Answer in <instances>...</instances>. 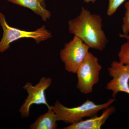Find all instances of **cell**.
Returning a JSON list of instances; mask_svg holds the SVG:
<instances>
[{
  "mask_svg": "<svg viewBox=\"0 0 129 129\" xmlns=\"http://www.w3.org/2000/svg\"><path fill=\"white\" fill-rule=\"evenodd\" d=\"M9 2L23 7L27 8L41 17L46 22L51 16L50 12L46 8L45 0H7Z\"/></svg>",
  "mask_w": 129,
  "mask_h": 129,
  "instance_id": "obj_9",
  "label": "cell"
},
{
  "mask_svg": "<svg viewBox=\"0 0 129 129\" xmlns=\"http://www.w3.org/2000/svg\"><path fill=\"white\" fill-rule=\"evenodd\" d=\"M96 0H84V2L86 3H94L96 1Z\"/></svg>",
  "mask_w": 129,
  "mask_h": 129,
  "instance_id": "obj_15",
  "label": "cell"
},
{
  "mask_svg": "<svg viewBox=\"0 0 129 129\" xmlns=\"http://www.w3.org/2000/svg\"><path fill=\"white\" fill-rule=\"evenodd\" d=\"M52 83L51 78L44 76L36 85H33L29 82L25 83L23 89L27 91L28 96L19 110L22 118L29 117V110L33 104H44L48 108L51 107L47 101L45 91L50 86Z\"/></svg>",
  "mask_w": 129,
  "mask_h": 129,
  "instance_id": "obj_6",
  "label": "cell"
},
{
  "mask_svg": "<svg viewBox=\"0 0 129 129\" xmlns=\"http://www.w3.org/2000/svg\"><path fill=\"white\" fill-rule=\"evenodd\" d=\"M46 113L40 115L34 123L30 125V129H56L57 127L56 115L52 106L48 108Z\"/></svg>",
  "mask_w": 129,
  "mask_h": 129,
  "instance_id": "obj_10",
  "label": "cell"
},
{
  "mask_svg": "<svg viewBox=\"0 0 129 129\" xmlns=\"http://www.w3.org/2000/svg\"><path fill=\"white\" fill-rule=\"evenodd\" d=\"M89 47L79 37L74 36L60 51V59L64 63L67 72L76 74L79 67L86 57Z\"/></svg>",
  "mask_w": 129,
  "mask_h": 129,
  "instance_id": "obj_5",
  "label": "cell"
},
{
  "mask_svg": "<svg viewBox=\"0 0 129 129\" xmlns=\"http://www.w3.org/2000/svg\"><path fill=\"white\" fill-rule=\"evenodd\" d=\"M128 129H129V128H128Z\"/></svg>",
  "mask_w": 129,
  "mask_h": 129,
  "instance_id": "obj_16",
  "label": "cell"
},
{
  "mask_svg": "<svg viewBox=\"0 0 129 129\" xmlns=\"http://www.w3.org/2000/svg\"><path fill=\"white\" fill-rule=\"evenodd\" d=\"M108 71L112 79L107 84L106 88L112 91L113 97L115 98L120 92L129 95V65L114 61Z\"/></svg>",
  "mask_w": 129,
  "mask_h": 129,
  "instance_id": "obj_7",
  "label": "cell"
},
{
  "mask_svg": "<svg viewBox=\"0 0 129 129\" xmlns=\"http://www.w3.org/2000/svg\"><path fill=\"white\" fill-rule=\"evenodd\" d=\"M119 62L122 64L129 65V41L123 43L118 53Z\"/></svg>",
  "mask_w": 129,
  "mask_h": 129,
  "instance_id": "obj_11",
  "label": "cell"
},
{
  "mask_svg": "<svg viewBox=\"0 0 129 129\" xmlns=\"http://www.w3.org/2000/svg\"><path fill=\"white\" fill-rule=\"evenodd\" d=\"M116 111L114 106H111L104 109L100 116L95 115L90 118L72 124L63 129H100L109 117Z\"/></svg>",
  "mask_w": 129,
  "mask_h": 129,
  "instance_id": "obj_8",
  "label": "cell"
},
{
  "mask_svg": "<svg viewBox=\"0 0 129 129\" xmlns=\"http://www.w3.org/2000/svg\"><path fill=\"white\" fill-rule=\"evenodd\" d=\"M102 18L82 7L80 14L69 21L70 34L79 37L89 48L102 51L108 40L102 29Z\"/></svg>",
  "mask_w": 129,
  "mask_h": 129,
  "instance_id": "obj_1",
  "label": "cell"
},
{
  "mask_svg": "<svg viewBox=\"0 0 129 129\" xmlns=\"http://www.w3.org/2000/svg\"><path fill=\"white\" fill-rule=\"evenodd\" d=\"M125 11L124 16L123 18L122 30L124 35H128L129 33V1L124 5Z\"/></svg>",
  "mask_w": 129,
  "mask_h": 129,
  "instance_id": "obj_13",
  "label": "cell"
},
{
  "mask_svg": "<svg viewBox=\"0 0 129 129\" xmlns=\"http://www.w3.org/2000/svg\"><path fill=\"white\" fill-rule=\"evenodd\" d=\"M0 25L3 29V37L0 41V52L6 51L10 48V44L22 38H31L37 44L52 37L51 33L46 29L45 25L34 31L21 30L8 25L5 16L0 12Z\"/></svg>",
  "mask_w": 129,
  "mask_h": 129,
  "instance_id": "obj_3",
  "label": "cell"
},
{
  "mask_svg": "<svg viewBox=\"0 0 129 129\" xmlns=\"http://www.w3.org/2000/svg\"><path fill=\"white\" fill-rule=\"evenodd\" d=\"M102 69L98 58L89 52L76 73L78 80L76 88L81 93L88 94L92 92L93 86L99 82Z\"/></svg>",
  "mask_w": 129,
  "mask_h": 129,
  "instance_id": "obj_4",
  "label": "cell"
},
{
  "mask_svg": "<svg viewBox=\"0 0 129 129\" xmlns=\"http://www.w3.org/2000/svg\"><path fill=\"white\" fill-rule=\"evenodd\" d=\"M119 36L120 37L122 38H124L126 39V40L129 41V35H124L123 34H119Z\"/></svg>",
  "mask_w": 129,
  "mask_h": 129,
  "instance_id": "obj_14",
  "label": "cell"
},
{
  "mask_svg": "<svg viewBox=\"0 0 129 129\" xmlns=\"http://www.w3.org/2000/svg\"><path fill=\"white\" fill-rule=\"evenodd\" d=\"M126 0H108V6L107 14L111 16L116 12L118 8Z\"/></svg>",
  "mask_w": 129,
  "mask_h": 129,
  "instance_id": "obj_12",
  "label": "cell"
},
{
  "mask_svg": "<svg viewBox=\"0 0 129 129\" xmlns=\"http://www.w3.org/2000/svg\"><path fill=\"white\" fill-rule=\"evenodd\" d=\"M115 100V98H111L105 103L99 104L88 100L80 106L73 108L65 107L57 100L52 108L56 115L57 121L72 124L83 120L84 118L97 115L101 110L110 107Z\"/></svg>",
  "mask_w": 129,
  "mask_h": 129,
  "instance_id": "obj_2",
  "label": "cell"
}]
</instances>
